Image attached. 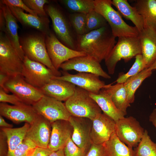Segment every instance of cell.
<instances>
[{
    "label": "cell",
    "instance_id": "9a60e30c",
    "mask_svg": "<svg viewBox=\"0 0 156 156\" xmlns=\"http://www.w3.org/2000/svg\"><path fill=\"white\" fill-rule=\"evenodd\" d=\"M0 114L14 123L25 122L30 125L40 115L32 105H10L4 103H0Z\"/></svg>",
    "mask_w": 156,
    "mask_h": 156
},
{
    "label": "cell",
    "instance_id": "4316f807",
    "mask_svg": "<svg viewBox=\"0 0 156 156\" xmlns=\"http://www.w3.org/2000/svg\"><path fill=\"white\" fill-rule=\"evenodd\" d=\"M104 88L110 95L116 107L126 115L127 109L130 106L126 89L123 83L106 85Z\"/></svg>",
    "mask_w": 156,
    "mask_h": 156
},
{
    "label": "cell",
    "instance_id": "6da1fadb",
    "mask_svg": "<svg viewBox=\"0 0 156 156\" xmlns=\"http://www.w3.org/2000/svg\"><path fill=\"white\" fill-rule=\"evenodd\" d=\"M108 24L87 33L77 36L76 50L85 53L100 63L108 56L116 43Z\"/></svg>",
    "mask_w": 156,
    "mask_h": 156
},
{
    "label": "cell",
    "instance_id": "3957f363",
    "mask_svg": "<svg viewBox=\"0 0 156 156\" xmlns=\"http://www.w3.org/2000/svg\"><path fill=\"white\" fill-rule=\"evenodd\" d=\"M46 35L41 33L20 38V43L25 55L29 59L40 63L51 69L55 77L62 75L61 71L53 65L45 44Z\"/></svg>",
    "mask_w": 156,
    "mask_h": 156
},
{
    "label": "cell",
    "instance_id": "7c38bea8",
    "mask_svg": "<svg viewBox=\"0 0 156 156\" xmlns=\"http://www.w3.org/2000/svg\"><path fill=\"white\" fill-rule=\"evenodd\" d=\"M32 105L39 115L51 123L59 120L68 121L71 116L62 101L45 95Z\"/></svg>",
    "mask_w": 156,
    "mask_h": 156
},
{
    "label": "cell",
    "instance_id": "7dc6e473",
    "mask_svg": "<svg viewBox=\"0 0 156 156\" xmlns=\"http://www.w3.org/2000/svg\"><path fill=\"white\" fill-rule=\"evenodd\" d=\"M9 77L5 74L0 72V88H3L4 84Z\"/></svg>",
    "mask_w": 156,
    "mask_h": 156
},
{
    "label": "cell",
    "instance_id": "ab89813d",
    "mask_svg": "<svg viewBox=\"0 0 156 156\" xmlns=\"http://www.w3.org/2000/svg\"><path fill=\"white\" fill-rule=\"evenodd\" d=\"M6 5H10L17 7L25 10L29 14L36 16H39L34 11L29 8L21 0H3L0 1Z\"/></svg>",
    "mask_w": 156,
    "mask_h": 156
},
{
    "label": "cell",
    "instance_id": "74e56055",
    "mask_svg": "<svg viewBox=\"0 0 156 156\" xmlns=\"http://www.w3.org/2000/svg\"><path fill=\"white\" fill-rule=\"evenodd\" d=\"M65 156H86L88 151L77 146L70 138L64 148Z\"/></svg>",
    "mask_w": 156,
    "mask_h": 156
},
{
    "label": "cell",
    "instance_id": "60d3db41",
    "mask_svg": "<svg viewBox=\"0 0 156 156\" xmlns=\"http://www.w3.org/2000/svg\"><path fill=\"white\" fill-rule=\"evenodd\" d=\"M86 156H107L103 144H92Z\"/></svg>",
    "mask_w": 156,
    "mask_h": 156
},
{
    "label": "cell",
    "instance_id": "277c9868",
    "mask_svg": "<svg viewBox=\"0 0 156 156\" xmlns=\"http://www.w3.org/2000/svg\"><path fill=\"white\" fill-rule=\"evenodd\" d=\"M72 116L91 120L102 113V110L88 91L76 86L73 94L64 103Z\"/></svg>",
    "mask_w": 156,
    "mask_h": 156
},
{
    "label": "cell",
    "instance_id": "ba28073f",
    "mask_svg": "<svg viewBox=\"0 0 156 156\" xmlns=\"http://www.w3.org/2000/svg\"><path fill=\"white\" fill-rule=\"evenodd\" d=\"M3 89L7 93L10 92L16 95L24 103L31 105L44 95L40 89L27 82L21 74L9 77Z\"/></svg>",
    "mask_w": 156,
    "mask_h": 156
},
{
    "label": "cell",
    "instance_id": "603a6c76",
    "mask_svg": "<svg viewBox=\"0 0 156 156\" xmlns=\"http://www.w3.org/2000/svg\"><path fill=\"white\" fill-rule=\"evenodd\" d=\"M0 8L3 10L6 25L3 33L6 35L17 53L23 60L25 56L20 43L18 30L17 20L12 13L8 7L0 1Z\"/></svg>",
    "mask_w": 156,
    "mask_h": 156
},
{
    "label": "cell",
    "instance_id": "7402d4cb",
    "mask_svg": "<svg viewBox=\"0 0 156 156\" xmlns=\"http://www.w3.org/2000/svg\"><path fill=\"white\" fill-rule=\"evenodd\" d=\"M141 54L146 68L156 60V31L151 28H144L139 32Z\"/></svg>",
    "mask_w": 156,
    "mask_h": 156
},
{
    "label": "cell",
    "instance_id": "d6986e66",
    "mask_svg": "<svg viewBox=\"0 0 156 156\" xmlns=\"http://www.w3.org/2000/svg\"><path fill=\"white\" fill-rule=\"evenodd\" d=\"M51 132L49 148L52 151L64 148L71 138L73 128L68 121L59 120L51 123Z\"/></svg>",
    "mask_w": 156,
    "mask_h": 156
},
{
    "label": "cell",
    "instance_id": "4dcf8cb0",
    "mask_svg": "<svg viewBox=\"0 0 156 156\" xmlns=\"http://www.w3.org/2000/svg\"><path fill=\"white\" fill-rule=\"evenodd\" d=\"M135 156H156V143L151 140L145 129L137 146L133 149Z\"/></svg>",
    "mask_w": 156,
    "mask_h": 156
},
{
    "label": "cell",
    "instance_id": "d4e9b609",
    "mask_svg": "<svg viewBox=\"0 0 156 156\" xmlns=\"http://www.w3.org/2000/svg\"><path fill=\"white\" fill-rule=\"evenodd\" d=\"M133 7L142 17L144 28L156 31V0H137Z\"/></svg>",
    "mask_w": 156,
    "mask_h": 156
},
{
    "label": "cell",
    "instance_id": "bcb514c9",
    "mask_svg": "<svg viewBox=\"0 0 156 156\" xmlns=\"http://www.w3.org/2000/svg\"><path fill=\"white\" fill-rule=\"evenodd\" d=\"M0 126L1 128H12L13 126L12 124L7 122L3 118L2 116L0 115Z\"/></svg>",
    "mask_w": 156,
    "mask_h": 156
},
{
    "label": "cell",
    "instance_id": "ffe728a7",
    "mask_svg": "<svg viewBox=\"0 0 156 156\" xmlns=\"http://www.w3.org/2000/svg\"><path fill=\"white\" fill-rule=\"evenodd\" d=\"M76 86L64 80L53 78L40 89L44 95L65 101L74 94Z\"/></svg>",
    "mask_w": 156,
    "mask_h": 156
},
{
    "label": "cell",
    "instance_id": "7a4b0ae2",
    "mask_svg": "<svg viewBox=\"0 0 156 156\" xmlns=\"http://www.w3.org/2000/svg\"><path fill=\"white\" fill-rule=\"evenodd\" d=\"M94 10L105 18L116 38L138 36L139 32L136 27L127 24L113 8L112 0H94Z\"/></svg>",
    "mask_w": 156,
    "mask_h": 156
},
{
    "label": "cell",
    "instance_id": "8992f818",
    "mask_svg": "<svg viewBox=\"0 0 156 156\" xmlns=\"http://www.w3.org/2000/svg\"><path fill=\"white\" fill-rule=\"evenodd\" d=\"M44 10L50 18L53 30L57 38L68 47L76 50V40L68 19L59 6L50 3L45 5Z\"/></svg>",
    "mask_w": 156,
    "mask_h": 156
},
{
    "label": "cell",
    "instance_id": "681fc988",
    "mask_svg": "<svg viewBox=\"0 0 156 156\" xmlns=\"http://www.w3.org/2000/svg\"><path fill=\"white\" fill-rule=\"evenodd\" d=\"M148 68L152 71L154 70H156V60Z\"/></svg>",
    "mask_w": 156,
    "mask_h": 156
},
{
    "label": "cell",
    "instance_id": "b9f144b4",
    "mask_svg": "<svg viewBox=\"0 0 156 156\" xmlns=\"http://www.w3.org/2000/svg\"><path fill=\"white\" fill-rule=\"evenodd\" d=\"M8 146L6 136L1 129L0 132V156H7Z\"/></svg>",
    "mask_w": 156,
    "mask_h": 156
},
{
    "label": "cell",
    "instance_id": "52a82bcc",
    "mask_svg": "<svg viewBox=\"0 0 156 156\" xmlns=\"http://www.w3.org/2000/svg\"><path fill=\"white\" fill-rule=\"evenodd\" d=\"M23 60L4 33L0 34V72L11 77L21 74Z\"/></svg>",
    "mask_w": 156,
    "mask_h": 156
},
{
    "label": "cell",
    "instance_id": "f546056e",
    "mask_svg": "<svg viewBox=\"0 0 156 156\" xmlns=\"http://www.w3.org/2000/svg\"><path fill=\"white\" fill-rule=\"evenodd\" d=\"M152 71L146 68L138 74L129 78L123 83L126 89L128 101L130 104L134 102L135 94L143 81L152 75Z\"/></svg>",
    "mask_w": 156,
    "mask_h": 156
},
{
    "label": "cell",
    "instance_id": "5bb4252c",
    "mask_svg": "<svg viewBox=\"0 0 156 156\" xmlns=\"http://www.w3.org/2000/svg\"><path fill=\"white\" fill-rule=\"evenodd\" d=\"M60 68L64 71L74 70L79 72L92 73L105 79L111 78L103 70L99 62L93 57L87 55L70 59L63 63Z\"/></svg>",
    "mask_w": 156,
    "mask_h": 156
},
{
    "label": "cell",
    "instance_id": "44dd1931",
    "mask_svg": "<svg viewBox=\"0 0 156 156\" xmlns=\"http://www.w3.org/2000/svg\"><path fill=\"white\" fill-rule=\"evenodd\" d=\"M6 5L17 20L22 25L34 28L46 36L50 33V21L47 17L36 16L25 13L23 10L20 8L10 5Z\"/></svg>",
    "mask_w": 156,
    "mask_h": 156
},
{
    "label": "cell",
    "instance_id": "e575fe53",
    "mask_svg": "<svg viewBox=\"0 0 156 156\" xmlns=\"http://www.w3.org/2000/svg\"><path fill=\"white\" fill-rule=\"evenodd\" d=\"M86 15V14L84 13H72L69 15L70 24L77 36L85 33Z\"/></svg>",
    "mask_w": 156,
    "mask_h": 156
},
{
    "label": "cell",
    "instance_id": "8fae6325",
    "mask_svg": "<svg viewBox=\"0 0 156 156\" xmlns=\"http://www.w3.org/2000/svg\"><path fill=\"white\" fill-rule=\"evenodd\" d=\"M21 75L28 83L40 89L55 76L52 71L43 64L25 56Z\"/></svg>",
    "mask_w": 156,
    "mask_h": 156
},
{
    "label": "cell",
    "instance_id": "2e32d148",
    "mask_svg": "<svg viewBox=\"0 0 156 156\" xmlns=\"http://www.w3.org/2000/svg\"><path fill=\"white\" fill-rule=\"evenodd\" d=\"M68 121L73 128L72 140L78 147L88 151L92 144L90 137L92 120L71 116Z\"/></svg>",
    "mask_w": 156,
    "mask_h": 156
},
{
    "label": "cell",
    "instance_id": "c3c4849f",
    "mask_svg": "<svg viewBox=\"0 0 156 156\" xmlns=\"http://www.w3.org/2000/svg\"><path fill=\"white\" fill-rule=\"evenodd\" d=\"M49 156H65L64 148L60 149L56 151H52Z\"/></svg>",
    "mask_w": 156,
    "mask_h": 156
},
{
    "label": "cell",
    "instance_id": "5b68a950",
    "mask_svg": "<svg viewBox=\"0 0 156 156\" xmlns=\"http://www.w3.org/2000/svg\"><path fill=\"white\" fill-rule=\"evenodd\" d=\"M110 53L105 60L108 74L113 75L117 63L121 60L127 62L137 55L141 54L140 39L138 36L118 38Z\"/></svg>",
    "mask_w": 156,
    "mask_h": 156
},
{
    "label": "cell",
    "instance_id": "f1b7e54d",
    "mask_svg": "<svg viewBox=\"0 0 156 156\" xmlns=\"http://www.w3.org/2000/svg\"><path fill=\"white\" fill-rule=\"evenodd\" d=\"M103 145L107 156H135L133 148L121 141L115 132Z\"/></svg>",
    "mask_w": 156,
    "mask_h": 156
},
{
    "label": "cell",
    "instance_id": "4fadbf2b",
    "mask_svg": "<svg viewBox=\"0 0 156 156\" xmlns=\"http://www.w3.org/2000/svg\"><path fill=\"white\" fill-rule=\"evenodd\" d=\"M62 75L54 78L69 82L90 93L98 94L106 84L101 80L99 76L94 74L85 72H78L72 74L66 71H60Z\"/></svg>",
    "mask_w": 156,
    "mask_h": 156
},
{
    "label": "cell",
    "instance_id": "836d02e7",
    "mask_svg": "<svg viewBox=\"0 0 156 156\" xmlns=\"http://www.w3.org/2000/svg\"><path fill=\"white\" fill-rule=\"evenodd\" d=\"M135 61L129 71L118 77L116 80L117 83H124L129 77L133 76L146 68L141 54L137 55Z\"/></svg>",
    "mask_w": 156,
    "mask_h": 156
},
{
    "label": "cell",
    "instance_id": "30bf717a",
    "mask_svg": "<svg viewBox=\"0 0 156 156\" xmlns=\"http://www.w3.org/2000/svg\"><path fill=\"white\" fill-rule=\"evenodd\" d=\"M144 130L137 119L130 116L116 122L115 133L119 140L130 147L135 148L140 142Z\"/></svg>",
    "mask_w": 156,
    "mask_h": 156
},
{
    "label": "cell",
    "instance_id": "f6af8a7d",
    "mask_svg": "<svg viewBox=\"0 0 156 156\" xmlns=\"http://www.w3.org/2000/svg\"><path fill=\"white\" fill-rule=\"evenodd\" d=\"M149 120L156 129V108L153 110L149 116Z\"/></svg>",
    "mask_w": 156,
    "mask_h": 156
},
{
    "label": "cell",
    "instance_id": "e0dca14e",
    "mask_svg": "<svg viewBox=\"0 0 156 156\" xmlns=\"http://www.w3.org/2000/svg\"><path fill=\"white\" fill-rule=\"evenodd\" d=\"M116 122L103 113L92 121L90 137L92 144H103L115 132Z\"/></svg>",
    "mask_w": 156,
    "mask_h": 156
},
{
    "label": "cell",
    "instance_id": "d590c367",
    "mask_svg": "<svg viewBox=\"0 0 156 156\" xmlns=\"http://www.w3.org/2000/svg\"><path fill=\"white\" fill-rule=\"evenodd\" d=\"M37 147L31 140L25 138L15 150L12 156H32Z\"/></svg>",
    "mask_w": 156,
    "mask_h": 156
},
{
    "label": "cell",
    "instance_id": "cb8c5ba5",
    "mask_svg": "<svg viewBox=\"0 0 156 156\" xmlns=\"http://www.w3.org/2000/svg\"><path fill=\"white\" fill-rule=\"evenodd\" d=\"M89 93L90 96L96 103L103 113L116 122L125 117L126 114L116 107L110 96L104 88L101 90L97 94Z\"/></svg>",
    "mask_w": 156,
    "mask_h": 156
},
{
    "label": "cell",
    "instance_id": "ee69618b",
    "mask_svg": "<svg viewBox=\"0 0 156 156\" xmlns=\"http://www.w3.org/2000/svg\"><path fill=\"white\" fill-rule=\"evenodd\" d=\"M6 22L2 10L0 8V30L3 32L5 28Z\"/></svg>",
    "mask_w": 156,
    "mask_h": 156
},
{
    "label": "cell",
    "instance_id": "83f0119b",
    "mask_svg": "<svg viewBox=\"0 0 156 156\" xmlns=\"http://www.w3.org/2000/svg\"><path fill=\"white\" fill-rule=\"evenodd\" d=\"M30 125L25 123L22 127L16 128H1L7 138L8 152L7 156H12L16 147L25 138Z\"/></svg>",
    "mask_w": 156,
    "mask_h": 156
},
{
    "label": "cell",
    "instance_id": "7bdbcfd3",
    "mask_svg": "<svg viewBox=\"0 0 156 156\" xmlns=\"http://www.w3.org/2000/svg\"><path fill=\"white\" fill-rule=\"evenodd\" d=\"M52 151L49 148L37 147L32 156H49Z\"/></svg>",
    "mask_w": 156,
    "mask_h": 156
},
{
    "label": "cell",
    "instance_id": "d6a6232c",
    "mask_svg": "<svg viewBox=\"0 0 156 156\" xmlns=\"http://www.w3.org/2000/svg\"><path fill=\"white\" fill-rule=\"evenodd\" d=\"M108 24L106 21L101 14L94 9L91 10L86 14L85 34Z\"/></svg>",
    "mask_w": 156,
    "mask_h": 156
},
{
    "label": "cell",
    "instance_id": "ac0fdd59",
    "mask_svg": "<svg viewBox=\"0 0 156 156\" xmlns=\"http://www.w3.org/2000/svg\"><path fill=\"white\" fill-rule=\"evenodd\" d=\"M51 123L40 115L30 125L25 138L37 146L48 148L51 132Z\"/></svg>",
    "mask_w": 156,
    "mask_h": 156
},
{
    "label": "cell",
    "instance_id": "f35d334b",
    "mask_svg": "<svg viewBox=\"0 0 156 156\" xmlns=\"http://www.w3.org/2000/svg\"><path fill=\"white\" fill-rule=\"evenodd\" d=\"M0 102L9 103L13 105H18L25 103L16 95L13 94H8L1 88H0Z\"/></svg>",
    "mask_w": 156,
    "mask_h": 156
},
{
    "label": "cell",
    "instance_id": "1f68e13d",
    "mask_svg": "<svg viewBox=\"0 0 156 156\" xmlns=\"http://www.w3.org/2000/svg\"><path fill=\"white\" fill-rule=\"evenodd\" d=\"M94 0H62L59 1L73 13L87 14L94 9Z\"/></svg>",
    "mask_w": 156,
    "mask_h": 156
},
{
    "label": "cell",
    "instance_id": "484cf974",
    "mask_svg": "<svg viewBox=\"0 0 156 156\" xmlns=\"http://www.w3.org/2000/svg\"><path fill=\"white\" fill-rule=\"evenodd\" d=\"M112 4L115 7L121 16L131 21L139 32L144 29L143 19L136 9L132 6L127 0H112Z\"/></svg>",
    "mask_w": 156,
    "mask_h": 156
},
{
    "label": "cell",
    "instance_id": "8d00e7d4",
    "mask_svg": "<svg viewBox=\"0 0 156 156\" xmlns=\"http://www.w3.org/2000/svg\"><path fill=\"white\" fill-rule=\"evenodd\" d=\"M24 3L30 9L35 11L40 17H47L44 9L45 4L50 3L47 0H23Z\"/></svg>",
    "mask_w": 156,
    "mask_h": 156
},
{
    "label": "cell",
    "instance_id": "9c48e42d",
    "mask_svg": "<svg viewBox=\"0 0 156 156\" xmlns=\"http://www.w3.org/2000/svg\"><path fill=\"white\" fill-rule=\"evenodd\" d=\"M47 51L52 63L57 70L64 62L72 58L86 55L82 51L72 49L62 43L51 31L46 36Z\"/></svg>",
    "mask_w": 156,
    "mask_h": 156
}]
</instances>
